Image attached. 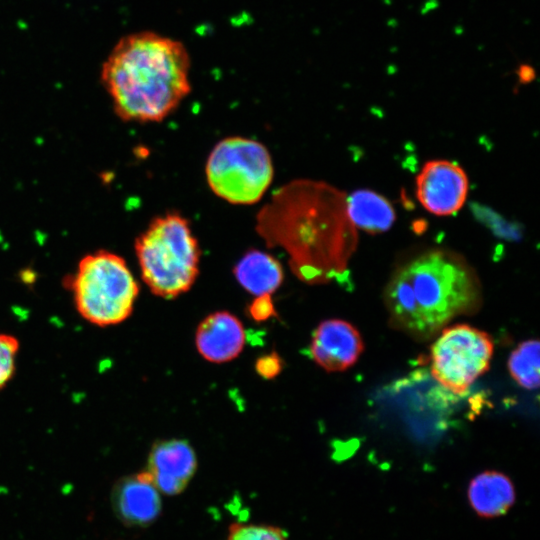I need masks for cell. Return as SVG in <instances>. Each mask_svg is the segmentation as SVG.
Wrapping results in <instances>:
<instances>
[{
	"instance_id": "5bb4252c",
	"label": "cell",
	"mask_w": 540,
	"mask_h": 540,
	"mask_svg": "<svg viewBox=\"0 0 540 540\" xmlns=\"http://www.w3.org/2000/svg\"><path fill=\"white\" fill-rule=\"evenodd\" d=\"M234 274L241 286L255 296L271 295L284 278L279 261L257 249L245 253L236 264Z\"/></svg>"
},
{
	"instance_id": "8fae6325",
	"label": "cell",
	"mask_w": 540,
	"mask_h": 540,
	"mask_svg": "<svg viewBox=\"0 0 540 540\" xmlns=\"http://www.w3.org/2000/svg\"><path fill=\"white\" fill-rule=\"evenodd\" d=\"M112 498L117 516L130 526H148L161 513L160 492L147 471L121 480Z\"/></svg>"
},
{
	"instance_id": "277c9868",
	"label": "cell",
	"mask_w": 540,
	"mask_h": 540,
	"mask_svg": "<svg viewBox=\"0 0 540 540\" xmlns=\"http://www.w3.org/2000/svg\"><path fill=\"white\" fill-rule=\"evenodd\" d=\"M135 252L142 279L156 296L173 299L187 292L198 276V241L179 214L154 218L136 239Z\"/></svg>"
},
{
	"instance_id": "ba28073f",
	"label": "cell",
	"mask_w": 540,
	"mask_h": 540,
	"mask_svg": "<svg viewBox=\"0 0 540 540\" xmlns=\"http://www.w3.org/2000/svg\"><path fill=\"white\" fill-rule=\"evenodd\" d=\"M468 190L467 174L452 161H428L416 177L417 200L425 210L436 216L458 212L466 202Z\"/></svg>"
},
{
	"instance_id": "7a4b0ae2",
	"label": "cell",
	"mask_w": 540,
	"mask_h": 540,
	"mask_svg": "<svg viewBox=\"0 0 540 540\" xmlns=\"http://www.w3.org/2000/svg\"><path fill=\"white\" fill-rule=\"evenodd\" d=\"M384 298L396 325L424 338L475 307L480 299V284L463 256L433 248L397 267Z\"/></svg>"
},
{
	"instance_id": "d6986e66",
	"label": "cell",
	"mask_w": 540,
	"mask_h": 540,
	"mask_svg": "<svg viewBox=\"0 0 540 540\" xmlns=\"http://www.w3.org/2000/svg\"><path fill=\"white\" fill-rule=\"evenodd\" d=\"M281 368V359L276 353L265 355L256 362L258 374L267 379L275 377L281 371Z\"/></svg>"
},
{
	"instance_id": "3957f363",
	"label": "cell",
	"mask_w": 540,
	"mask_h": 540,
	"mask_svg": "<svg viewBox=\"0 0 540 540\" xmlns=\"http://www.w3.org/2000/svg\"><path fill=\"white\" fill-rule=\"evenodd\" d=\"M292 204L291 268L309 284L346 275L358 243L349 218L347 195L323 182L298 181L290 188Z\"/></svg>"
},
{
	"instance_id": "e0dca14e",
	"label": "cell",
	"mask_w": 540,
	"mask_h": 540,
	"mask_svg": "<svg viewBox=\"0 0 540 540\" xmlns=\"http://www.w3.org/2000/svg\"><path fill=\"white\" fill-rule=\"evenodd\" d=\"M225 540H287V535L276 526L234 523L229 527Z\"/></svg>"
},
{
	"instance_id": "ffe728a7",
	"label": "cell",
	"mask_w": 540,
	"mask_h": 540,
	"mask_svg": "<svg viewBox=\"0 0 540 540\" xmlns=\"http://www.w3.org/2000/svg\"><path fill=\"white\" fill-rule=\"evenodd\" d=\"M250 316L256 321L267 320L274 314L270 295L257 296L249 307Z\"/></svg>"
},
{
	"instance_id": "9a60e30c",
	"label": "cell",
	"mask_w": 540,
	"mask_h": 540,
	"mask_svg": "<svg viewBox=\"0 0 540 540\" xmlns=\"http://www.w3.org/2000/svg\"><path fill=\"white\" fill-rule=\"evenodd\" d=\"M347 211L354 226L369 233L386 232L396 219L391 203L382 195L366 189L347 196Z\"/></svg>"
},
{
	"instance_id": "8992f818",
	"label": "cell",
	"mask_w": 540,
	"mask_h": 540,
	"mask_svg": "<svg viewBox=\"0 0 540 540\" xmlns=\"http://www.w3.org/2000/svg\"><path fill=\"white\" fill-rule=\"evenodd\" d=\"M205 174L209 187L218 197L232 204H254L272 182V159L258 141L227 137L210 152Z\"/></svg>"
},
{
	"instance_id": "ac0fdd59",
	"label": "cell",
	"mask_w": 540,
	"mask_h": 540,
	"mask_svg": "<svg viewBox=\"0 0 540 540\" xmlns=\"http://www.w3.org/2000/svg\"><path fill=\"white\" fill-rule=\"evenodd\" d=\"M19 349L18 340L8 334H0V389L11 379Z\"/></svg>"
},
{
	"instance_id": "4fadbf2b",
	"label": "cell",
	"mask_w": 540,
	"mask_h": 540,
	"mask_svg": "<svg viewBox=\"0 0 540 540\" xmlns=\"http://www.w3.org/2000/svg\"><path fill=\"white\" fill-rule=\"evenodd\" d=\"M471 510L481 519L506 515L514 506L516 491L512 480L498 471H484L473 477L467 488Z\"/></svg>"
},
{
	"instance_id": "9c48e42d",
	"label": "cell",
	"mask_w": 540,
	"mask_h": 540,
	"mask_svg": "<svg viewBox=\"0 0 540 540\" xmlns=\"http://www.w3.org/2000/svg\"><path fill=\"white\" fill-rule=\"evenodd\" d=\"M196 469V454L190 444L173 439L154 444L146 471L160 493L175 496L187 487Z\"/></svg>"
},
{
	"instance_id": "6da1fadb",
	"label": "cell",
	"mask_w": 540,
	"mask_h": 540,
	"mask_svg": "<svg viewBox=\"0 0 540 540\" xmlns=\"http://www.w3.org/2000/svg\"><path fill=\"white\" fill-rule=\"evenodd\" d=\"M189 73L190 57L180 41L143 31L118 41L101 80L121 119L159 122L190 93Z\"/></svg>"
},
{
	"instance_id": "5b68a950",
	"label": "cell",
	"mask_w": 540,
	"mask_h": 540,
	"mask_svg": "<svg viewBox=\"0 0 540 540\" xmlns=\"http://www.w3.org/2000/svg\"><path fill=\"white\" fill-rule=\"evenodd\" d=\"M68 288L79 314L102 327L126 320L139 293L126 261L106 250L84 256L69 278Z\"/></svg>"
},
{
	"instance_id": "2e32d148",
	"label": "cell",
	"mask_w": 540,
	"mask_h": 540,
	"mask_svg": "<svg viewBox=\"0 0 540 540\" xmlns=\"http://www.w3.org/2000/svg\"><path fill=\"white\" fill-rule=\"evenodd\" d=\"M539 342H522L510 355L508 369L513 379L523 388L533 390L539 386Z\"/></svg>"
},
{
	"instance_id": "30bf717a",
	"label": "cell",
	"mask_w": 540,
	"mask_h": 540,
	"mask_svg": "<svg viewBox=\"0 0 540 540\" xmlns=\"http://www.w3.org/2000/svg\"><path fill=\"white\" fill-rule=\"evenodd\" d=\"M309 351L320 367L337 372L357 361L363 351V342L353 325L344 320L329 319L316 328Z\"/></svg>"
},
{
	"instance_id": "7c38bea8",
	"label": "cell",
	"mask_w": 540,
	"mask_h": 540,
	"mask_svg": "<svg viewBox=\"0 0 540 540\" xmlns=\"http://www.w3.org/2000/svg\"><path fill=\"white\" fill-rule=\"evenodd\" d=\"M195 341L204 359L224 363L241 353L245 344V331L236 316L227 311H218L199 324Z\"/></svg>"
},
{
	"instance_id": "52a82bcc",
	"label": "cell",
	"mask_w": 540,
	"mask_h": 540,
	"mask_svg": "<svg viewBox=\"0 0 540 540\" xmlns=\"http://www.w3.org/2000/svg\"><path fill=\"white\" fill-rule=\"evenodd\" d=\"M493 354L490 336L472 326L443 329L431 347V373L447 390L463 395L484 374Z\"/></svg>"
}]
</instances>
